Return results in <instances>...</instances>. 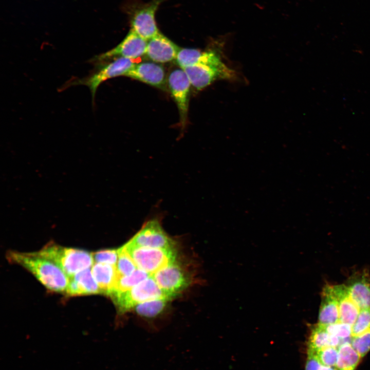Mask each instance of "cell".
I'll return each mask as SVG.
<instances>
[{
	"label": "cell",
	"mask_w": 370,
	"mask_h": 370,
	"mask_svg": "<svg viewBox=\"0 0 370 370\" xmlns=\"http://www.w3.org/2000/svg\"><path fill=\"white\" fill-rule=\"evenodd\" d=\"M8 260L24 267L50 291L65 292L69 278L55 263L33 252L9 251Z\"/></svg>",
	"instance_id": "cell-1"
},
{
	"label": "cell",
	"mask_w": 370,
	"mask_h": 370,
	"mask_svg": "<svg viewBox=\"0 0 370 370\" xmlns=\"http://www.w3.org/2000/svg\"><path fill=\"white\" fill-rule=\"evenodd\" d=\"M34 252L55 263L69 278L95 263L92 252L78 248L50 244Z\"/></svg>",
	"instance_id": "cell-2"
},
{
	"label": "cell",
	"mask_w": 370,
	"mask_h": 370,
	"mask_svg": "<svg viewBox=\"0 0 370 370\" xmlns=\"http://www.w3.org/2000/svg\"><path fill=\"white\" fill-rule=\"evenodd\" d=\"M165 0H152L144 3L139 0H127L123 4L131 29L147 41L160 32L156 21V12Z\"/></svg>",
	"instance_id": "cell-3"
},
{
	"label": "cell",
	"mask_w": 370,
	"mask_h": 370,
	"mask_svg": "<svg viewBox=\"0 0 370 370\" xmlns=\"http://www.w3.org/2000/svg\"><path fill=\"white\" fill-rule=\"evenodd\" d=\"M130 255L138 268L151 275L176 260V251L173 248L138 247L126 243L121 247Z\"/></svg>",
	"instance_id": "cell-4"
},
{
	"label": "cell",
	"mask_w": 370,
	"mask_h": 370,
	"mask_svg": "<svg viewBox=\"0 0 370 370\" xmlns=\"http://www.w3.org/2000/svg\"><path fill=\"white\" fill-rule=\"evenodd\" d=\"M110 298L119 312L122 313L133 309L137 305L147 301L168 298L152 275L131 289L115 293Z\"/></svg>",
	"instance_id": "cell-5"
},
{
	"label": "cell",
	"mask_w": 370,
	"mask_h": 370,
	"mask_svg": "<svg viewBox=\"0 0 370 370\" xmlns=\"http://www.w3.org/2000/svg\"><path fill=\"white\" fill-rule=\"evenodd\" d=\"M133 60L124 58L114 59L112 62L98 67L97 69L85 77L76 79L66 85V86L79 85L88 87L91 92L92 102H94L97 88L100 85L109 79L125 76L134 65Z\"/></svg>",
	"instance_id": "cell-6"
},
{
	"label": "cell",
	"mask_w": 370,
	"mask_h": 370,
	"mask_svg": "<svg viewBox=\"0 0 370 370\" xmlns=\"http://www.w3.org/2000/svg\"><path fill=\"white\" fill-rule=\"evenodd\" d=\"M191 85L196 90H202L219 80H235L237 73L226 63L220 64H198L182 68Z\"/></svg>",
	"instance_id": "cell-7"
},
{
	"label": "cell",
	"mask_w": 370,
	"mask_h": 370,
	"mask_svg": "<svg viewBox=\"0 0 370 370\" xmlns=\"http://www.w3.org/2000/svg\"><path fill=\"white\" fill-rule=\"evenodd\" d=\"M151 275L165 296L169 299L180 293L190 283L189 274L176 260Z\"/></svg>",
	"instance_id": "cell-8"
},
{
	"label": "cell",
	"mask_w": 370,
	"mask_h": 370,
	"mask_svg": "<svg viewBox=\"0 0 370 370\" xmlns=\"http://www.w3.org/2000/svg\"><path fill=\"white\" fill-rule=\"evenodd\" d=\"M147 42L131 29L118 45L105 52L96 55L90 62L98 65L115 58H124L132 60L139 58L145 54Z\"/></svg>",
	"instance_id": "cell-9"
},
{
	"label": "cell",
	"mask_w": 370,
	"mask_h": 370,
	"mask_svg": "<svg viewBox=\"0 0 370 370\" xmlns=\"http://www.w3.org/2000/svg\"><path fill=\"white\" fill-rule=\"evenodd\" d=\"M167 84L179 111L180 125L184 127L188 121L191 82L183 69L179 67L170 71Z\"/></svg>",
	"instance_id": "cell-10"
},
{
	"label": "cell",
	"mask_w": 370,
	"mask_h": 370,
	"mask_svg": "<svg viewBox=\"0 0 370 370\" xmlns=\"http://www.w3.org/2000/svg\"><path fill=\"white\" fill-rule=\"evenodd\" d=\"M128 245L138 247L173 248L175 243L162 229L157 219L150 220L128 242Z\"/></svg>",
	"instance_id": "cell-11"
},
{
	"label": "cell",
	"mask_w": 370,
	"mask_h": 370,
	"mask_svg": "<svg viewBox=\"0 0 370 370\" xmlns=\"http://www.w3.org/2000/svg\"><path fill=\"white\" fill-rule=\"evenodd\" d=\"M223 46L221 44H215L205 51L180 48L175 61L181 68L193 65L220 64L225 62Z\"/></svg>",
	"instance_id": "cell-12"
},
{
	"label": "cell",
	"mask_w": 370,
	"mask_h": 370,
	"mask_svg": "<svg viewBox=\"0 0 370 370\" xmlns=\"http://www.w3.org/2000/svg\"><path fill=\"white\" fill-rule=\"evenodd\" d=\"M125 76L163 90H167V76L165 70L158 63L152 61L134 64Z\"/></svg>",
	"instance_id": "cell-13"
},
{
	"label": "cell",
	"mask_w": 370,
	"mask_h": 370,
	"mask_svg": "<svg viewBox=\"0 0 370 370\" xmlns=\"http://www.w3.org/2000/svg\"><path fill=\"white\" fill-rule=\"evenodd\" d=\"M180 47L161 32L147 41L145 55L158 63L175 61Z\"/></svg>",
	"instance_id": "cell-14"
},
{
	"label": "cell",
	"mask_w": 370,
	"mask_h": 370,
	"mask_svg": "<svg viewBox=\"0 0 370 370\" xmlns=\"http://www.w3.org/2000/svg\"><path fill=\"white\" fill-rule=\"evenodd\" d=\"M91 268L83 270L69 278L65 291L67 295L79 296L101 293L93 276Z\"/></svg>",
	"instance_id": "cell-15"
},
{
	"label": "cell",
	"mask_w": 370,
	"mask_h": 370,
	"mask_svg": "<svg viewBox=\"0 0 370 370\" xmlns=\"http://www.w3.org/2000/svg\"><path fill=\"white\" fill-rule=\"evenodd\" d=\"M331 288L338 302L339 322L353 326L361 309L352 300L346 285H334L331 286Z\"/></svg>",
	"instance_id": "cell-16"
},
{
	"label": "cell",
	"mask_w": 370,
	"mask_h": 370,
	"mask_svg": "<svg viewBox=\"0 0 370 370\" xmlns=\"http://www.w3.org/2000/svg\"><path fill=\"white\" fill-rule=\"evenodd\" d=\"M354 303L361 309L370 308V279L366 273L354 275L346 285Z\"/></svg>",
	"instance_id": "cell-17"
},
{
	"label": "cell",
	"mask_w": 370,
	"mask_h": 370,
	"mask_svg": "<svg viewBox=\"0 0 370 370\" xmlns=\"http://www.w3.org/2000/svg\"><path fill=\"white\" fill-rule=\"evenodd\" d=\"M339 311L337 300L331 285H326L321 293V302L318 317V323L328 325L339 322Z\"/></svg>",
	"instance_id": "cell-18"
},
{
	"label": "cell",
	"mask_w": 370,
	"mask_h": 370,
	"mask_svg": "<svg viewBox=\"0 0 370 370\" xmlns=\"http://www.w3.org/2000/svg\"><path fill=\"white\" fill-rule=\"evenodd\" d=\"M91 269L101 293L110 297L114 291L119 277L116 266L94 263Z\"/></svg>",
	"instance_id": "cell-19"
},
{
	"label": "cell",
	"mask_w": 370,
	"mask_h": 370,
	"mask_svg": "<svg viewBox=\"0 0 370 370\" xmlns=\"http://www.w3.org/2000/svg\"><path fill=\"white\" fill-rule=\"evenodd\" d=\"M361 358L350 342H345L338 347V356L335 367L337 370H355Z\"/></svg>",
	"instance_id": "cell-20"
},
{
	"label": "cell",
	"mask_w": 370,
	"mask_h": 370,
	"mask_svg": "<svg viewBox=\"0 0 370 370\" xmlns=\"http://www.w3.org/2000/svg\"><path fill=\"white\" fill-rule=\"evenodd\" d=\"M330 346L329 334L319 323L311 328L307 342V353L314 354L318 350Z\"/></svg>",
	"instance_id": "cell-21"
},
{
	"label": "cell",
	"mask_w": 370,
	"mask_h": 370,
	"mask_svg": "<svg viewBox=\"0 0 370 370\" xmlns=\"http://www.w3.org/2000/svg\"><path fill=\"white\" fill-rule=\"evenodd\" d=\"M151 275L150 273L139 268L129 275H119L114 291L110 297L115 293L131 289Z\"/></svg>",
	"instance_id": "cell-22"
},
{
	"label": "cell",
	"mask_w": 370,
	"mask_h": 370,
	"mask_svg": "<svg viewBox=\"0 0 370 370\" xmlns=\"http://www.w3.org/2000/svg\"><path fill=\"white\" fill-rule=\"evenodd\" d=\"M168 298H159L144 302L135 306L133 309L139 316L152 318L160 314L164 309Z\"/></svg>",
	"instance_id": "cell-23"
},
{
	"label": "cell",
	"mask_w": 370,
	"mask_h": 370,
	"mask_svg": "<svg viewBox=\"0 0 370 370\" xmlns=\"http://www.w3.org/2000/svg\"><path fill=\"white\" fill-rule=\"evenodd\" d=\"M118 253L116 265L118 275L120 276L130 275L138 268L136 265L122 247L118 248Z\"/></svg>",
	"instance_id": "cell-24"
},
{
	"label": "cell",
	"mask_w": 370,
	"mask_h": 370,
	"mask_svg": "<svg viewBox=\"0 0 370 370\" xmlns=\"http://www.w3.org/2000/svg\"><path fill=\"white\" fill-rule=\"evenodd\" d=\"M323 326L329 335L337 337L343 343L350 342L352 338L351 325L338 322L334 324Z\"/></svg>",
	"instance_id": "cell-25"
},
{
	"label": "cell",
	"mask_w": 370,
	"mask_h": 370,
	"mask_svg": "<svg viewBox=\"0 0 370 370\" xmlns=\"http://www.w3.org/2000/svg\"><path fill=\"white\" fill-rule=\"evenodd\" d=\"M313 354L323 365L335 367L338 356V348L328 346L318 350Z\"/></svg>",
	"instance_id": "cell-26"
},
{
	"label": "cell",
	"mask_w": 370,
	"mask_h": 370,
	"mask_svg": "<svg viewBox=\"0 0 370 370\" xmlns=\"http://www.w3.org/2000/svg\"><path fill=\"white\" fill-rule=\"evenodd\" d=\"M370 330V308L361 309L352 326V337Z\"/></svg>",
	"instance_id": "cell-27"
},
{
	"label": "cell",
	"mask_w": 370,
	"mask_h": 370,
	"mask_svg": "<svg viewBox=\"0 0 370 370\" xmlns=\"http://www.w3.org/2000/svg\"><path fill=\"white\" fill-rule=\"evenodd\" d=\"M350 343L361 358L370 350V330L353 337Z\"/></svg>",
	"instance_id": "cell-28"
},
{
	"label": "cell",
	"mask_w": 370,
	"mask_h": 370,
	"mask_svg": "<svg viewBox=\"0 0 370 370\" xmlns=\"http://www.w3.org/2000/svg\"><path fill=\"white\" fill-rule=\"evenodd\" d=\"M95 263L106 264L116 266L119 253L118 249H107L92 252Z\"/></svg>",
	"instance_id": "cell-29"
},
{
	"label": "cell",
	"mask_w": 370,
	"mask_h": 370,
	"mask_svg": "<svg viewBox=\"0 0 370 370\" xmlns=\"http://www.w3.org/2000/svg\"><path fill=\"white\" fill-rule=\"evenodd\" d=\"M305 370H337V369L335 367L323 365L314 354L307 353Z\"/></svg>",
	"instance_id": "cell-30"
}]
</instances>
